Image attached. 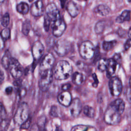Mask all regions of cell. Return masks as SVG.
Instances as JSON below:
<instances>
[{"label":"cell","mask_w":131,"mask_h":131,"mask_svg":"<svg viewBox=\"0 0 131 131\" xmlns=\"http://www.w3.org/2000/svg\"><path fill=\"white\" fill-rule=\"evenodd\" d=\"M95 47L92 42L89 40L82 42L79 49V52L81 57L85 59H91L95 53Z\"/></svg>","instance_id":"4"},{"label":"cell","mask_w":131,"mask_h":131,"mask_svg":"<svg viewBox=\"0 0 131 131\" xmlns=\"http://www.w3.org/2000/svg\"><path fill=\"white\" fill-rule=\"evenodd\" d=\"M31 119L30 118H29L26 122H25L23 124H21V128L23 129H28L31 124Z\"/></svg>","instance_id":"37"},{"label":"cell","mask_w":131,"mask_h":131,"mask_svg":"<svg viewBox=\"0 0 131 131\" xmlns=\"http://www.w3.org/2000/svg\"><path fill=\"white\" fill-rule=\"evenodd\" d=\"M29 108L26 102L21 103L17 108L14 116V120L16 124L21 125L29 118Z\"/></svg>","instance_id":"3"},{"label":"cell","mask_w":131,"mask_h":131,"mask_svg":"<svg viewBox=\"0 0 131 131\" xmlns=\"http://www.w3.org/2000/svg\"><path fill=\"white\" fill-rule=\"evenodd\" d=\"M9 124V120L6 119L2 120L1 123H0V130L1 131H6L8 128Z\"/></svg>","instance_id":"32"},{"label":"cell","mask_w":131,"mask_h":131,"mask_svg":"<svg viewBox=\"0 0 131 131\" xmlns=\"http://www.w3.org/2000/svg\"><path fill=\"white\" fill-rule=\"evenodd\" d=\"M127 34L128 37L130 38V39H131V27L129 29L128 32H127Z\"/></svg>","instance_id":"46"},{"label":"cell","mask_w":131,"mask_h":131,"mask_svg":"<svg viewBox=\"0 0 131 131\" xmlns=\"http://www.w3.org/2000/svg\"><path fill=\"white\" fill-rule=\"evenodd\" d=\"M122 113L112 103H111L105 111L104 120L106 123L110 125H117L121 121Z\"/></svg>","instance_id":"2"},{"label":"cell","mask_w":131,"mask_h":131,"mask_svg":"<svg viewBox=\"0 0 131 131\" xmlns=\"http://www.w3.org/2000/svg\"><path fill=\"white\" fill-rule=\"evenodd\" d=\"M7 112L4 105L0 102V119L4 120L6 118Z\"/></svg>","instance_id":"33"},{"label":"cell","mask_w":131,"mask_h":131,"mask_svg":"<svg viewBox=\"0 0 131 131\" xmlns=\"http://www.w3.org/2000/svg\"><path fill=\"white\" fill-rule=\"evenodd\" d=\"M69 106L71 114L74 117L79 116L82 110V103L78 98L73 99Z\"/></svg>","instance_id":"13"},{"label":"cell","mask_w":131,"mask_h":131,"mask_svg":"<svg viewBox=\"0 0 131 131\" xmlns=\"http://www.w3.org/2000/svg\"><path fill=\"white\" fill-rule=\"evenodd\" d=\"M66 24L64 20L61 18L57 19L54 21L52 33L54 36L58 37L61 36L64 33L66 29Z\"/></svg>","instance_id":"11"},{"label":"cell","mask_w":131,"mask_h":131,"mask_svg":"<svg viewBox=\"0 0 131 131\" xmlns=\"http://www.w3.org/2000/svg\"><path fill=\"white\" fill-rule=\"evenodd\" d=\"M127 1H128L129 3H131V0H127Z\"/></svg>","instance_id":"49"},{"label":"cell","mask_w":131,"mask_h":131,"mask_svg":"<svg viewBox=\"0 0 131 131\" xmlns=\"http://www.w3.org/2000/svg\"><path fill=\"white\" fill-rule=\"evenodd\" d=\"M117 34H118V36H119L120 37H124L126 36V32L124 29H123L121 28H120L117 30Z\"/></svg>","instance_id":"36"},{"label":"cell","mask_w":131,"mask_h":131,"mask_svg":"<svg viewBox=\"0 0 131 131\" xmlns=\"http://www.w3.org/2000/svg\"><path fill=\"white\" fill-rule=\"evenodd\" d=\"M126 96L128 101L131 103V88H129L127 89Z\"/></svg>","instance_id":"39"},{"label":"cell","mask_w":131,"mask_h":131,"mask_svg":"<svg viewBox=\"0 0 131 131\" xmlns=\"http://www.w3.org/2000/svg\"><path fill=\"white\" fill-rule=\"evenodd\" d=\"M4 1H5V0H0V5L4 3Z\"/></svg>","instance_id":"47"},{"label":"cell","mask_w":131,"mask_h":131,"mask_svg":"<svg viewBox=\"0 0 131 131\" xmlns=\"http://www.w3.org/2000/svg\"><path fill=\"white\" fill-rule=\"evenodd\" d=\"M50 114L51 116L57 117L58 116V109L56 106H53L51 108Z\"/></svg>","instance_id":"35"},{"label":"cell","mask_w":131,"mask_h":131,"mask_svg":"<svg viewBox=\"0 0 131 131\" xmlns=\"http://www.w3.org/2000/svg\"><path fill=\"white\" fill-rule=\"evenodd\" d=\"M71 87V85L70 83H65L61 86V89L63 91H68Z\"/></svg>","instance_id":"40"},{"label":"cell","mask_w":131,"mask_h":131,"mask_svg":"<svg viewBox=\"0 0 131 131\" xmlns=\"http://www.w3.org/2000/svg\"><path fill=\"white\" fill-rule=\"evenodd\" d=\"M109 88L111 94L114 96H119L122 90V84L120 79L117 77H112L109 81Z\"/></svg>","instance_id":"7"},{"label":"cell","mask_w":131,"mask_h":131,"mask_svg":"<svg viewBox=\"0 0 131 131\" xmlns=\"http://www.w3.org/2000/svg\"><path fill=\"white\" fill-rule=\"evenodd\" d=\"M120 112L122 114L125 109V103L123 100L121 99H116L112 103Z\"/></svg>","instance_id":"24"},{"label":"cell","mask_w":131,"mask_h":131,"mask_svg":"<svg viewBox=\"0 0 131 131\" xmlns=\"http://www.w3.org/2000/svg\"><path fill=\"white\" fill-rule=\"evenodd\" d=\"M107 64V59L105 58L101 59L98 61V69L100 72H103L106 71Z\"/></svg>","instance_id":"29"},{"label":"cell","mask_w":131,"mask_h":131,"mask_svg":"<svg viewBox=\"0 0 131 131\" xmlns=\"http://www.w3.org/2000/svg\"><path fill=\"white\" fill-rule=\"evenodd\" d=\"M131 18V12L130 10H125L123 11L121 14L118 16L116 19V21L118 23H122L126 21H129Z\"/></svg>","instance_id":"18"},{"label":"cell","mask_w":131,"mask_h":131,"mask_svg":"<svg viewBox=\"0 0 131 131\" xmlns=\"http://www.w3.org/2000/svg\"><path fill=\"white\" fill-rule=\"evenodd\" d=\"M10 22V16L8 13H6L2 17L1 19V25L5 28L9 25Z\"/></svg>","instance_id":"31"},{"label":"cell","mask_w":131,"mask_h":131,"mask_svg":"<svg viewBox=\"0 0 131 131\" xmlns=\"http://www.w3.org/2000/svg\"><path fill=\"white\" fill-rule=\"evenodd\" d=\"M114 60H115L117 63H118V62L119 61H120L121 60V57L120 56V54H115L114 56V58H113Z\"/></svg>","instance_id":"43"},{"label":"cell","mask_w":131,"mask_h":131,"mask_svg":"<svg viewBox=\"0 0 131 131\" xmlns=\"http://www.w3.org/2000/svg\"><path fill=\"white\" fill-rule=\"evenodd\" d=\"M71 49L70 42L66 39L58 40L55 44L54 49L56 53L59 56L66 55Z\"/></svg>","instance_id":"6"},{"label":"cell","mask_w":131,"mask_h":131,"mask_svg":"<svg viewBox=\"0 0 131 131\" xmlns=\"http://www.w3.org/2000/svg\"><path fill=\"white\" fill-rule=\"evenodd\" d=\"M44 11L43 4L41 0H37L32 4L30 8L31 14L35 17H39L42 15Z\"/></svg>","instance_id":"14"},{"label":"cell","mask_w":131,"mask_h":131,"mask_svg":"<svg viewBox=\"0 0 131 131\" xmlns=\"http://www.w3.org/2000/svg\"><path fill=\"white\" fill-rule=\"evenodd\" d=\"M83 113L86 116L91 118H93L95 116V110L92 107L85 105L83 108Z\"/></svg>","instance_id":"27"},{"label":"cell","mask_w":131,"mask_h":131,"mask_svg":"<svg viewBox=\"0 0 131 131\" xmlns=\"http://www.w3.org/2000/svg\"><path fill=\"white\" fill-rule=\"evenodd\" d=\"M85 79V76L81 73L75 72L72 75V81L76 85L81 84Z\"/></svg>","instance_id":"19"},{"label":"cell","mask_w":131,"mask_h":131,"mask_svg":"<svg viewBox=\"0 0 131 131\" xmlns=\"http://www.w3.org/2000/svg\"><path fill=\"white\" fill-rule=\"evenodd\" d=\"M95 11L99 15L104 16H106L109 14L110 12V9L107 6L101 4L97 7V8L95 9Z\"/></svg>","instance_id":"21"},{"label":"cell","mask_w":131,"mask_h":131,"mask_svg":"<svg viewBox=\"0 0 131 131\" xmlns=\"http://www.w3.org/2000/svg\"><path fill=\"white\" fill-rule=\"evenodd\" d=\"M11 59L10 53L8 50L6 51L2 58V64L4 68L8 69L9 68Z\"/></svg>","instance_id":"20"},{"label":"cell","mask_w":131,"mask_h":131,"mask_svg":"<svg viewBox=\"0 0 131 131\" xmlns=\"http://www.w3.org/2000/svg\"><path fill=\"white\" fill-rule=\"evenodd\" d=\"M71 131H97L96 129L90 125H78L74 126Z\"/></svg>","instance_id":"22"},{"label":"cell","mask_w":131,"mask_h":131,"mask_svg":"<svg viewBox=\"0 0 131 131\" xmlns=\"http://www.w3.org/2000/svg\"><path fill=\"white\" fill-rule=\"evenodd\" d=\"M57 99L59 103L64 106H69L72 101L71 94L68 91H63L60 93Z\"/></svg>","instance_id":"15"},{"label":"cell","mask_w":131,"mask_h":131,"mask_svg":"<svg viewBox=\"0 0 131 131\" xmlns=\"http://www.w3.org/2000/svg\"><path fill=\"white\" fill-rule=\"evenodd\" d=\"M44 52V47L42 43L39 41L34 42L32 47V54L35 60H39L43 55Z\"/></svg>","instance_id":"12"},{"label":"cell","mask_w":131,"mask_h":131,"mask_svg":"<svg viewBox=\"0 0 131 131\" xmlns=\"http://www.w3.org/2000/svg\"><path fill=\"white\" fill-rule=\"evenodd\" d=\"M67 1V0H60V5H61V8H63V7H64Z\"/></svg>","instance_id":"45"},{"label":"cell","mask_w":131,"mask_h":131,"mask_svg":"<svg viewBox=\"0 0 131 131\" xmlns=\"http://www.w3.org/2000/svg\"><path fill=\"white\" fill-rule=\"evenodd\" d=\"M46 11L47 16L51 21H55L57 19L60 18L59 11L56 5L53 3H50L47 6Z\"/></svg>","instance_id":"10"},{"label":"cell","mask_w":131,"mask_h":131,"mask_svg":"<svg viewBox=\"0 0 131 131\" xmlns=\"http://www.w3.org/2000/svg\"><path fill=\"white\" fill-rule=\"evenodd\" d=\"M9 68L11 75L15 79H19L23 74V67L15 58H12Z\"/></svg>","instance_id":"8"},{"label":"cell","mask_w":131,"mask_h":131,"mask_svg":"<svg viewBox=\"0 0 131 131\" xmlns=\"http://www.w3.org/2000/svg\"><path fill=\"white\" fill-rule=\"evenodd\" d=\"M55 59L54 56L51 53H48L43 58L39 66V72L43 71L51 70L54 63L55 62Z\"/></svg>","instance_id":"9"},{"label":"cell","mask_w":131,"mask_h":131,"mask_svg":"<svg viewBox=\"0 0 131 131\" xmlns=\"http://www.w3.org/2000/svg\"><path fill=\"white\" fill-rule=\"evenodd\" d=\"M31 28V23L29 20L26 19L25 20L23 24H22V28H21V31L22 33L25 35H27Z\"/></svg>","instance_id":"26"},{"label":"cell","mask_w":131,"mask_h":131,"mask_svg":"<svg viewBox=\"0 0 131 131\" xmlns=\"http://www.w3.org/2000/svg\"><path fill=\"white\" fill-rule=\"evenodd\" d=\"M51 20L47 16L45 17L44 19V23H43V27L44 29L46 31H48L50 28V24H51Z\"/></svg>","instance_id":"34"},{"label":"cell","mask_w":131,"mask_h":131,"mask_svg":"<svg viewBox=\"0 0 131 131\" xmlns=\"http://www.w3.org/2000/svg\"><path fill=\"white\" fill-rule=\"evenodd\" d=\"M40 78L39 86L42 91H46L49 88L53 80V73L52 70H48L39 72Z\"/></svg>","instance_id":"5"},{"label":"cell","mask_w":131,"mask_h":131,"mask_svg":"<svg viewBox=\"0 0 131 131\" xmlns=\"http://www.w3.org/2000/svg\"><path fill=\"white\" fill-rule=\"evenodd\" d=\"M118 63L113 59H107L106 68V76L107 78H111L116 72Z\"/></svg>","instance_id":"16"},{"label":"cell","mask_w":131,"mask_h":131,"mask_svg":"<svg viewBox=\"0 0 131 131\" xmlns=\"http://www.w3.org/2000/svg\"><path fill=\"white\" fill-rule=\"evenodd\" d=\"M0 37L4 40H7L10 37V30L8 28H5L2 30L0 34Z\"/></svg>","instance_id":"30"},{"label":"cell","mask_w":131,"mask_h":131,"mask_svg":"<svg viewBox=\"0 0 131 131\" xmlns=\"http://www.w3.org/2000/svg\"><path fill=\"white\" fill-rule=\"evenodd\" d=\"M16 10L18 13L25 15L29 10V5L26 3L21 2L17 5Z\"/></svg>","instance_id":"23"},{"label":"cell","mask_w":131,"mask_h":131,"mask_svg":"<svg viewBox=\"0 0 131 131\" xmlns=\"http://www.w3.org/2000/svg\"><path fill=\"white\" fill-rule=\"evenodd\" d=\"M67 10L69 14L72 17L77 16L80 12L78 6L73 1H70L68 3L67 6Z\"/></svg>","instance_id":"17"},{"label":"cell","mask_w":131,"mask_h":131,"mask_svg":"<svg viewBox=\"0 0 131 131\" xmlns=\"http://www.w3.org/2000/svg\"><path fill=\"white\" fill-rule=\"evenodd\" d=\"M129 83H130V86H131V77H130V80H129Z\"/></svg>","instance_id":"48"},{"label":"cell","mask_w":131,"mask_h":131,"mask_svg":"<svg viewBox=\"0 0 131 131\" xmlns=\"http://www.w3.org/2000/svg\"><path fill=\"white\" fill-rule=\"evenodd\" d=\"M5 79V75L4 72L0 69V86L3 83Z\"/></svg>","instance_id":"42"},{"label":"cell","mask_w":131,"mask_h":131,"mask_svg":"<svg viewBox=\"0 0 131 131\" xmlns=\"http://www.w3.org/2000/svg\"><path fill=\"white\" fill-rule=\"evenodd\" d=\"M92 77H93V80H94V82L93 83L92 85L95 88H96L99 83V80L97 78V75L95 73H94L92 75Z\"/></svg>","instance_id":"38"},{"label":"cell","mask_w":131,"mask_h":131,"mask_svg":"<svg viewBox=\"0 0 131 131\" xmlns=\"http://www.w3.org/2000/svg\"><path fill=\"white\" fill-rule=\"evenodd\" d=\"M116 40L112 41H104L102 43V48L104 51H108L112 50L116 45Z\"/></svg>","instance_id":"28"},{"label":"cell","mask_w":131,"mask_h":131,"mask_svg":"<svg viewBox=\"0 0 131 131\" xmlns=\"http://www.w3.org/2000/svg\"><path fill=\"white\" fill-rule=\"evenodd\" d=\"M131 47V39H129L126 40L124 44V48L126 50H128Z\"/></svg>","instance_id":"41"},{"label":"cell","mask_w":131,"mask_h":131,"mask_svg":"<svg viewBox=\"0 0 131 131\" xmlns=\"http://www.w3.org/2000/svg\"><path fill=\"white\" fill-rule=\"evenodd\" d=\"M13 90V88L12 86H8V87L6 88L5 92L7 94L10 95L12 93Z\"/></svg>","instance_id":"44"},{"label":"cell","mask_w":131,"mask_h":131,"mask_svg":"<svg viewBox=\"0 0 131 131\" xmlns=\"http://www.w3.org/2000/svg\"><path fill=\"white\" fill-rule=\"evenodd\" d=\"M72 71V66L67 61L60 60L56 63L53 74L55 79L64 80L71 75Z\"/></svg>","instance_id":"1"},{"label":"cell","mask_w":131,"mask_h":131,"mask_svg":"<svg viewBox=\"0 0 131 131\" xmlns=\"http://www.w3.org/2000/svg\"><path fill=\"white\" fill-rule=\"evenodd\" d=\"M33 1V0H29V2H32V1Z\"/></svg>","instance_id":"50"},{"label":"cell","mask_w":131,"mask_h":131,"mask_svg":"<svg viewBox=\"0 0 131 131\" xmlns=\"http://www.w3.org/2000/svg\"><path fill=\"white\" fill-rule=\"evenodd\" d=\"M105 22L104 21H102V20L99 21L97 23L94 28V30L96 34H100L103 32L105 28Z\"/></svg>","instance_id":"25"}]
</instances>
